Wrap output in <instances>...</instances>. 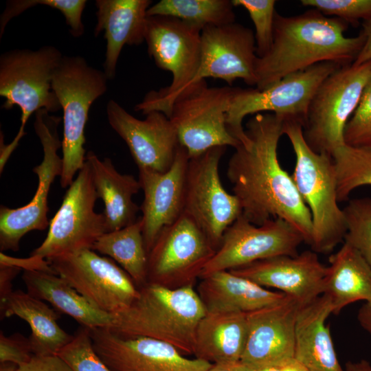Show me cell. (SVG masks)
<instances>
[{
	"label": "cell",
	"instance_id": "6da1fadb",
	"mask_svg": "<svg viewBox=\"0 0 371 371\" xmlns=\"http://www.w3.org/2000/svg\"><path fill=\"white\" fill-rule=\"evenodd\" d=\"M283 124V117L272 113H260L251 117L246 124L248 139L235 148L228 161L227 176L242 215L249 221L260 225L272 218H282L310 245L311 212L291 175L278 161Z\"/></svg>",
	"mask_w": 371,
	"mask_h": 371
},
{
	"label": "cell",
	"instance_id": "7a4b0ae2",
	"mask_svg": "<svg viewBox=\"0 0 371 371\" xmlns=\"http://www.w3.org/2000/svg\"><path fill=\"white\" fill-rule=\"evenodd\" d=\"M348 25L315 8L292 16L276 12L271 47L256 62V89L263 90L291 74L319 63L352 65L366 36L361 31L357 36L346 37L344 32Z\"/></svg>",
	"mask_w": 371,
	"mask_h": 371
},
{
	"label": "cell",
	"instance_id": "3957f363",
	"mask_svg": "<svg viewBox=\"0 0 371 371\" xmlns=\"http://www.w3.org/2000/svg\"><path fill=\"white\" fill-rule=\"evenodd\" d=\"M205 312L194 285L172 289L146 282L127 308L113 315L108 329L123 337L157 339L193 355L196 330Z\"/></svg>",
	"mask_w": 371,
	"mask_h": 371
},
{
	"label": "cell",
	"instance_id": "277c9868",
	"mask_svg": "<svg viewBox=\"0 0 371 371\" xmlns=\"http://www.w3.org/2000/svg\"><path fill=\"white\" fill-rule=\"evenodd\" d=\"M283 134L289 138L295 155L291 177L311 214L309 245L316 253H329L344 240L347 231L343 209L338 205L333 158L309 147L302 124L297 120H284Z\"/></svg>",
	"mask_w": 371,
	"mask_h": 371
},
{
	"label": "cell",
	"instance_id": "5b68a950",
	"mask_svg": "<svg viewBox=\"0 0 371 371\" xmlns=\"http://www.w3.org/2000/svg\"><path fill=\"white\" fill-rule=\"evenodd\" d=\"M104 71L80 56H63L54 71L52 89L63 111L62 188L69 187L86 161L85 130L91 104L107 91Z\"/></svg>",
	"mask_w": 371,
	"mask_h": 371
},
{
	"label": "cell",
	"instance_id": "8992f818",
	"mask_svg": "<svg viewBox=\"0 0 371 371\" xmlns=\"http://www.w3.org/2000/svg\"><path fill=\"white\" fill-rule=\"evenodd\" d=\"M201 30L171 16H147L148 53L161 69L171 73L170 85L148 92L134 110L143 115L157 111L168 117L175 98L194 80L201 63Z\"/></svg>",
	"mask_w": 371,
	"mask_h": 371
},
{
	"label": "cell",
	"instance_id": "52a82bcc",
	"mask_svg": "<svg viewBox=\"0 0 371 371\" xmlns=\"http://www.w3.org/2000/svg\"><path fill=\"white\" fill-rule=\"evenodd\" d=\"M63 57L60 51L52 45L1 54L0 95L5 98L2 108L9 110L17 106L21 111V126L12 141L14 144L18 146L25 134V127L32 113L41 109L49 113L61 109L52 89V81Z\"/></svg>",
	"mask_w": 371,
	"mask_h": 371
},
{
	"label": "cell",
	"instance_id": "ba28073f",
	"mask_svg": "<svg viewBox=\"0 0 371 371\" xmlns=\"http://www.w3.org/2000/svg\"><path fill=\"white\" fill-rule=\"evenodd\" d=\"M370 76L371 60L360 65L341 67L320 84L303 125L304 137L313 151L332 156L337 148L345 144L346 124Z\"/></svg>",
	"mask_w": 371,
	"mask_h": 371
},
{
	"label": "cell",
	"instance_id": "9c48e42d",
	"mask_svg": "<svg viewBox=\"0 0 371 371\" xmlns=\"http://www.w3.org/2000/svg\"><path fill=\"white\" fill-rule=\"evenodd\" d=\"M341 66L322 62L291 74L263 90L237 87L226 114L229 133L240 143L248 139L243 121L245 116L272 113L304 124L311 101L320 84Z\"/></svg>",
	"mask_w": 371,
	"mask_h": 371
},
{
	"label": "cell",
	"instance_id": "30bf717a",
	"mask_svg": "<svg viewBox=\"0 0 371 371\" xmlns=\"http://www.w3.org/2000/svg\"><path fill=\"white\" fill-rule=\"evenodd\" d=\"M237 87H209L194 82L174 100L169 119L190 158L216 146L236 148L240 142L229 131L226 114Z\"/></svg>",
	"mask_w": 371,
	"mask_h": 371
},
{
	"label": "cell",
	"instance_id": "8fae6325",
	"mask_svg": "<svg viewBox=\"0 0 371 371\" xmlns=\"http://www.w3.org/2000/svg\"><path fill=\"white\" fill-rule=\"evenodd\" d=\"M98 199L92 171L86 161L49 221L45 238L30 256L48 260L91 249L95 241L108 232L104 213L94 210Z\"/></svg>",
	"mask_w": 371,
	"mask_h": 371
},
{
	"label": "cell",
	"instance_id": "7c38bea8",
	"mask_svg": "<svg viewBox=\"0 0 371 371\" xmlns=\"http://www.w3.org/2000/svg\"><path fill=\"white\" fill-rule=\"evenodd\" d=\"M61 117L51 115L45 109L35 113L34 131L43 150L41 163L33 168L38 177L36 192L30 202L19 208L0 207V249L16 251L23 236L33 230L49 227L48 196L55 178L61 175L63 160L58 153L62 146L58 126Z\"/></svg>",
	"mask_w": 371,
	"mask_h": 371
},
{
	"label": "cell",
	"instance_id": "4fadbf2b",
	"mask_svg": "<svg viewBox=\"0 0 371 371\" xmlns=\"http://www.w3.org/2000/svg\"><path fill=\"white\" fill-rule=\"evenodd\" d=\"M225 146L212 148L189 159L183 213L201 228L217 249L227 228L241 214L238 198L223 186L218 172Z\"/></svg>",
	"mask_w": 371,
	"mask_h": 371
},
{
	"label": "cell",
	"instance_id": "5bb4252c",
	"mask_svg": "<svg viewBox=\"0 0 371 371\" xmlns=\"http://www.w3.org/2000/svg\"><path fill=\"white\" fill-rule=\"evenodd\" d=\"M216 248L187 214L166 227L148 253L147 282L175 289L194 285Z\"/></svg>",
	"mask_w": 371,
	"mask_h": 371
},
{
	"label": "cell",
	"instance_id": "9a60e30c",
	"mask_svg": "<svg viewBox=\"0 0 371 371\" xmlns=\"http://www.w3.org/2000/svg\"><path fill=\"white\" fill-rule=\"evenodd\" d=\"M54 271L96 308L114 315L136 298L139 288L114 260L91 249L47 260Z\"/></svg>",
	"mask_w": 371,
	"mask_h": 371
},
{
	"label": "cell",
	"instance_id": "2e32d148",
	"mask_svg": "<svg viewBox=\"0 0 371 371\" xmlns=\"http://www.w3.org/2000/svg\"><path fill=\"white\" fill-rule=\"evenodd\" d=\"M303 242L302 234L282 218H272L256 225L241 214L225 230L220 245L200 278L273 257L297 256Z\"/></svg>",
	"mask_w": 371,
	"mask_h": 371
},
{
	"label": "cell",
	"instance_id": "e0dca14e",
	"mask_svg": "<svg viewBox=\"0 0 371 371\" xmlns=\"http://www.w3.org/2000/svg\"><path fill=\"white\" fill-rule=\"evenodd\" d=\"M89 330L96 353L112 371H206L212 365L157 339L123 337L106 328Z\"/></svg>",
	"mask_w": 371,
	"mask_h": 371
},
{
	"label": "cell",
	"instance_id": "ac0fdd59",
	"mask_svg": "<svg viewBox=\"0 0 371 371\" xmlns=\"http://www.w3.org/2000/svg\"><path fill=\"white\" fill-rule=\"evenodd\" d=\"M201 41V63L190 85L212 77L230 87L238 78L248 85H256L258 56L253 30L236 22L210 25L202 30Z\"/></svg>",
	"mask_w": 371,
	"mask_h": 371
},
{
	"label": "cell",
	"instance_id": "d6986e66",
	"mask_svg": "<svg viewBox=\"0 0 371 371\" xmlns=\"http://www.w3.org/2000/svg\"><path fill=\"white\" fill-rule=\"evenodd\" d=\"M106 116L111 128L126 144L138 169L164 172L171 167L180 144L166 115L153 111L139 120L110 100Z\"/></svg>",
	"mask_w": 371,
	"mask_h": 371
},
{
	"label": "cell",
	"instance_id": "ffe728a7",
	"mask_svg": "<svg viewBox=\"0 0 371 371\" xmlns=\"http://www.w3.org/2000/svg\"><path fill=\"white\" fill-rule=\"evenodd\" d=\"M302 305L293 297L247 313L248 330L240 361L251 368L282 366L293 358L297 316Z\"/></svg>",
	"mask_w": 371,
	"mask_h": 371
},
{
	"label": "cell",
	"instance_id": "44dd1931",
	"mask_svg": "<svg viewBox=\"0 0 371 371\" xmlns=\"http://www.w3.org/2000/svg\"><path fill=\"white\" fill-rule=\"evenodd\" d=\"M328 267L317 253L306 250L295 256H279L232 269L265 288H273L306 305L324 293Z\"/></svg>",
	"mask_w": 371,
	"mask_h": 371
},
{
	"label": "cell",
	"instance_id": "7402d4cb",
	"mask_svg": "<svg viewBox=\"0 0 371 371\" xmlns=\"http://www.w3.org/2000/svg\"><path fill=\"white\" fill-rule=\"evenodd\" d=\"M187 150L179 146L171 167L164 172L139 168V182L144 192L142 232L147 252L160 232L183 213L186 177L189 161Z\"/></svg>",
	"mask_w": 371,
	"mask_h": 371
},
{
	"label": "cell",
	"instance_id": "603a6c76",
	"mask_svg": "<svg viewBox=\"0 0 371 371\" xmlns=\"http://www.w3.org/2000/svg\"><path fill=\"white\" fill-rule=\"evenodd\" d=\"M150 0H97L94 36L104 31L106 41L104 72L109 80L115 76L116 66L124 45L145 41L147 10Z\"/></svg>",
	"mask_w": 371,
	"mask_h": 371
},
{
	"label": "cell",
	"instance_id": "cb8c5ba5",
	"mask_svg": "<svg viewBox=\"0 0 371 371\" xmlns=\"http://www.w3.org/2000/svg\"><path fill=\"white\" fill-rule=\"evenodd\" d=\"M330 314V301L324 294L299 310L293 358L307 371H346L337 358L330 329L326 324Z\"/></svg>",
	"mask_w": 371,
	"mask_h": 371
},
{
	"label": "cell",
	"instance_id": "d4e9b609",
	"mask_svg": "<svg viewBox=\"0 0 371 371\" xmlns=\"http://www.w3.org/2000/svg\"><path fill=\"white\" fill-rule=\"evenodd\" d=\"M200 280L196 291L206 311L249 313L280 303L287 296L229 271H216Z\"/></svg>",
	"mask_w": 371,
	"mask_h": 371
},
{
	"label": "cell",
	"instance_id": "484cf974",
	"mask_svg": "<svg viewBox=\"0 0 371 371\" xmlns=\"http://www.w3.org/2000/svg\"><path fill=\"white\" fill-rule=\"evenodd\" d=\"M247 330V313L206 311L196 330L193 355L211 363L240 361Z\"/></svg>",
	"mask_w": 371,
	"mask_h": 371
},
{
	"label": "cell",
	"instance_id": "4316f807",
	"mask_svg": "<svg viewBox=\"0 0 371 371\" xmlns=\"http://www.w3.org/2000/svg\"><path fill=\"white\" fill-rule=\"evenodd\" d=\"M86 161L89 164L98 198L104 204V214L109 232L120 229L134 223L140 207L133 201V196L141 189L139 180L133 175L121 174L111 159L103 160L88 151Z\"/></svg>",
	"mask_w": 371,
	"mask_h": 371
},
{
	"label": "cell",
	"instance_id": "83f0119b",
	"mask_svg": "<svg viewBox=\"0 0 371 371\" xmlns=\"http://www.w3.org/2000/svg\"><path fill=\"white\" fill-rule=\"evenodd\" d=\"M1 317L17 316L31 329L28 337L34 355H57L74 336L58 324L59 315L44 301L21 290L0 300Z\"/></svg>",
	"mask_w": 371,
	"mask_h": 371
},
{
	"label": "cell",
	"instance_id": "f1b7e54d",
	"mask_svg": "<svg viewBox=\"0 0 371 371\" xmlns=\"http://www.w3.org/2000/svg\"><path fill=\"white\" fill-rule=\"evenodd\" d=\"M23 281L31 295L47 302L58 312L66 314L89 329L109 328L113 315L90 304L67 282L55 273L24 271Z\"/></svg>",
	"mask_w": 371,
	"mask_h": 371
},
{
	"label": "cell",
	"instance_id": "f546056e",
	"mask_svg": "<svg viewBox=\"0 0 371 371\" xmlns=\"http://www.w3.org/2000/svg\"><path fill=\"white\" fill-rule=\"evenodd\" d=\"M328 261L323 294L330 299L332 314L358 301L371 302V267L356 249L344 242Z\"/></svg>",
	"mask_w": 371,
	"mask_h": 371
},
{
	"label": "cell",
	"instance_id": "4dcf8cb0",
	"mask_svg": "<svg viewBox=\"0 0 371 371\" xmlns=\"http://www.w3.org/2000/svg\"><path fill=\"white\" fill-rule=\"evenodd\" d=\"M141 217L133 224L102 235L91 249L108 256L130 276L137 287L147 282V252Z\"/></svg>",
	"mask_w": 371,
	"mask_h": 371
},
{
	"label": "cell",
	"instance_id": "1f68e13d",
	"mask_svg": "<svg viewBox=\"0 0 371 371\" xmlns=\"http://www.w3.org/2000/svg\"><path fill=\"white\" fill-rule=\"evenodd\" d=\"M234 7L229 0H161L149 7L147 16L175 17L202 31L235 22Z\"/></svg>",
	"mask_w": 371,
	"mask_h": 371
},
{
	"label": "cell",
	"instance_id": "d6a6232c",
	"mask_svg": "<svg viewBox=\"0 0 371 371\" xmlns=\"http://www.w3.org/2000/svg\"><path fill=\"white\" fill-rule=\"evenodd\" d=\"M339 202L346 201L360 186H371V148H356L344 144L333 153Z\"/></svg>",
	"mask_w": 371,
	"mask_h": 371
},
{
	"label": "cell",
	"instance_id": "836d02e7",
	"mask_svg": "<svg viewBox=\"0 0 371 371\" xmlns=\"http://www.w3.org/2000/svg\"><path fill=\"white\" fill-rule=\"evenodd\" d=\"M343 211L347 226L344 242L356 249L371 267V198L350 200Z\"/></svg>",
	"mask_w": 371,
	"mask_h": 371
},
{
	"label": "cell",
	"instance_id": "e575fe53",
	"mask_svg": "<svg viewBox=\"0 0 371 371\" xmlns=\"http://www.w3.org/2000/svg\"><path fill=\"white\" fill-rule=\"evenodd\" d=\"M85 0H10L0 18V32L3 33L8 22L25 10L37 5H43L59 10L64 16L69 32L74 37L81 36L85 31L82 14Z\"/></svg>",
	"mask_w": 371,
	"mask_h": 371
},
{
	"label": "cell",
	"instance_id": "d590c367",
	"mask_svg": "<svg viewBox=\"0 0 371 371\" xmlns=\"http://www.w3.org/2000/svg\"><path fill=\"white\" fill-rule=\"evenodd\" d=\"M234 6H241L249 13L255 27L256 55L265 56L271 47L276 14L275 0H233Z\"/></svg>",
	"mask_w": 371,
	"mask_h": 371
},
{
	"label": "cell",
	"instance_id": "8d00e7d4",
	"mask_svg": "<svg viewBox=\"0 0 371 371\" xmlns=\"http://www.w3.org/2000/svg\"><path fill=\"white\" fill-rule=\"evenodd\" d=\"M73 371H112L96 353L89 328L82 326L57 354Z\"/></svg>",
	"mask_w": 371,
	"mask_h": 371
},
{
	"label": "cell",
	"instance_id": "74e56055",
	"mask_svg": "<svg viewBox=\"0 0 371 371\" xmlns=\"http://www.w3.org/2000/svg\"><path fill=\"white\" fill-rule=\"evenodd\" d=\"M344 141L349 146L371 148V76L356 109L346 124Z\"/></svg>",
	"mask_w": 371,
	"mask_h": 371
},
{
	"label": "cell",
	"instance_id": "f35d334b",
	"mask_svg": "<svg viewBox=\"0 0 371 371\" xmlns=\"http://www.w3.org/2000/svg\"><path fill=\"white\" fill-rule=\"evenodd\" d=\"M302 5L319 10L325 16H334L349 24L371 19V0H302Z\"/></svg>",
	"mask_w": 371,
	"mask_h": 371
},
{
	"label": "cell",
	"instance_id": "ab89813d",
	"mask_svg": "<svg viewBox=\"0 0 371 371\" xmlns=\"http://www.w3.org/2000/svg\"><path fill=\"white\" fill-rule=\"evenodd\" d=\"M34 355L30 340L21 334L6 336L0 333V363H12L18 366L27 363Z\"/></svg>",
	"mask_w": 371,
	"mask_h": 371
},
{
	"label": "cell",
	"instance_id": "60d3db41",
	"mask_svg": "<svg viewBox=\"0 0 371 371\" xmlns=\"http://www.w3.org/2000/svg\"><path fill=\"white\" fill-rule=\"evenodd\" d=\"M16 371H73L58 355H34L26 363L18 366Z\"/></svg>",
	"mask_w": 371,
	"mask_h": 371
},
{
	"label": "cell",
	"instance_id": "b9f144b4",
	"mask_svg": "<svg viewBox=\"0 0 371 371\" xmlns=\"http://www.w3.org/2000/svg\"><path fill=\"white\" fill-rule=\"evenodd\" d=\"M0 264L12 265L23 269L24 271H42L55 273L50 267L47 260L30 256V258H13L4 254H0Z\"/></svg>",
	"mask_w": 371,
	"mask_h": 371
},
{
	"label": "cell",
	"instance_id": "7bdbcfd3",
	"mask_svg": "<svg viewBox=\"0 0 371 371\" xmlns=\"http://www.w3.org/2000/svg\"><path fill=\"white\" fill-rule=\"evenodd\" d=\"M20 270L15 266L0 264V300L13 291L12 282Z\"/></svg>",
	"mask_w": 371,
	"mask_h": 371
},
{
	"label": "cell",
	"instance_id": "ee69618b",
	"mask_svg": "<svg viewBox=\"0 0 371 371\" xmlns=\"http://www.w3.org/2000/svg\"><path fill=\"white\" fill-rule=\"evenodd\" d=\"M361 31L366 36V41L356 60L352 63L354 65H360L371 60V19L362 22Z\"/></svg>",
	"mask_w": 371,
	"mask_h": 371
},
{
	"label": "cell",
	"instance_id": "f6af8a7d",
	"mask_svg": "<svg viewBox=\"0 0 371 371\" xmlns=\"http://www.w3.org/2000/svg\"><path fill=\"white\" fill-rule=\"evenodd\" d=\"M206 371H252L251 368L240 360L223 363H212Z\"/></svg>",
	"mask_w": 371,
	"mask_h": 371
},
{
	"label": "cell",
	"instance_id": "bcb514c9",
	"mask_svg": "<svg viewBox=\"0 0 371 371\" xmlns=\"http://www.w3.org/2000/svg\"><path fill=\"white\" fill-rule=\"evenodd\" d=\"M357 319L361 326L371 335V302H365L361 306Z\"/></svg>",
	"mask_w": 371,
	"mask_h": 371
},
{
	"label": "cell",
	"instance_id": "7dc6e473",
	"mask_svg": "<svg viewBox=\"0 0 371 371\" xmlns=\"http://www.w3.org/2000/svg\"><path fill=\"white\" fill-rule=\"evenodd\" d=\"M346 371H371V363L364 359L349 361L346 364Z\"/></svg>",
	"mask_w": 371,
	"mask_h": 371
},
{
	"label": "cell",
	"instance_id": "c3c4849f",
	"mask_svg": "<svg viewBox=\"0 0 371 371\" xmlns=\"http://www.w3.org/2000/svg\"><path fill=\"white\" fill-rule=\"evenodd\" d=\"M282 371H307L296 359L292 358L282 366Z\"/></svg>",
	"mask_w": 371,
	"mask_h": 371
},
{
	"label": "cell",
	"instance_id": "681fc988",
	"mask_svg": "<svg viewBox=\"0 0 371 371\" xmlns=\"http://www.w3.org/2000/svg\"><path fill=\"white\" fill-rule=\"evenodd\" d=\"M252 371H282V366H265L251 368Z\"/></svg>",
	"mask_w": 371,
	"mask_h": 371
},
{
	"label": "cell",
	"instance_id": "f907efd6",
	"mask_svg": "<svg viewBox=\"0 0 371 371\" xmlns=\"http://www.w3.org/2000/svg\"><path fill=\"white\" fill-rule=\"evenodd\" d=\"M17 368L18 366L12 363H0V371H16Z\"/></svg>",
	"mask_w": 371,
	"mask_h": 371
}]
</instances>
